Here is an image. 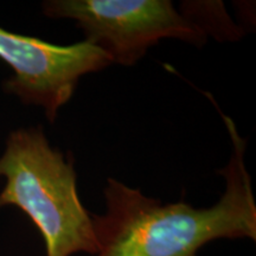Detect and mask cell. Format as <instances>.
Instances as JSON below:
<instances>
[{"mask_svg":"<svg viewBox=\"0 0 256 256\" xmlns=\"http://www.w3.org/2000/svg\"><path fill=\"white\" fill-rule=\"evenodd\" d=\"M0 58L14 70L4 83L5 92L24 104L40 106L50 122L72 98L82 76L112 64L104 51L87 40L58 46L2 28Z\"/></svg>","mask_w":256,"mask_h":256,"instance_id":"4","label":"cell"},{"mask_svg":"<svg viewBox=\"0 0 256 256\" xmlns=\"http://www.w3.org/2000/svg\"><path fill=\"white\" fill-rule=\"evenodd\" d=\"M0 177L6 179L0 206H17L30 217L46 256L98 252L92 214L78 196L72 156L51 147L42 128L10 134L0 156Z\"/></svg>","mask_w":256,"mask_h":256,"instance_id":"2","label":"cell"},{"mask_svg":"<svg viewBox=\"0 0 256 256\" xmlns=\"http://www.w3.org/2000/svg\"><path fill=\"white\" fill-rule=\"evenodd\" d=\"M43 11L51 18L75 20L84 40L121 66L136 64L165 38L194 46L208 40L194 18L170 0H51L44 2Z\"/></svg>","mask_w":256,"mask_h":256,"instance_id":"3","label":"cell"},{"mask_svg":"<svg viewBox=\"0 0 256 256\" xmlns=\"http://www.w3.org/2000/svg\"><path fill=\"white\" fill-rule=\"evenodd\" d=\"M218 112L232 140L228 165L218 170L226 179L218 202L209 208L162 203L108 178L104 214H92L98 243L94 256H198L200 248L215 240L255 241L256 203L244 162L246 140L232 118Z\"/></svg>","mask_w":256,"mask_h":256,"instance_id":"1","label":"cell"}]
</instances>
